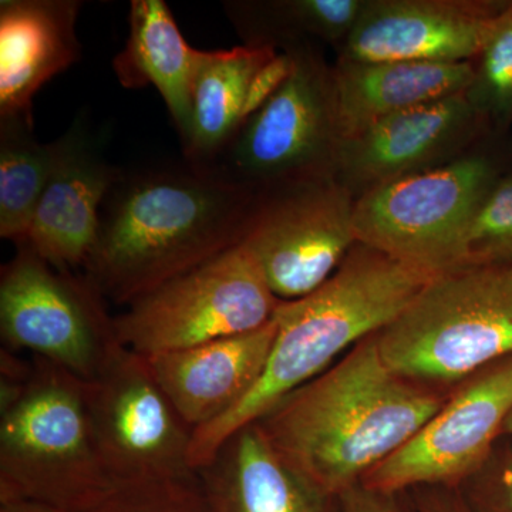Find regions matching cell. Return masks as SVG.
Masks as SVG:
<instances>
[{"instance_id":"1","label":"cell","mask_w":512,"mask_h":512,"mask_svg":"<svg viewBox=\"0 0 512 512\" xmlns=\"http://www.w3.org/2000/svg\"><path fill=\"white\" fill-rule=\"evenodd\" d=\"M256 198L187 161L123 171L101 207L86 275L106 301L130 305L241 244Z\"/></svg>"},{"instance_id":"2","label":"cell","mask_w":512,"mask_h":512,"mask_svg":"<svg viewBox=\"0 0 512 512\" xmlns=\"http://www.w3.org/2000/svg\"><path fill=\"white\" fill-rule=\"evenodd\" d=\"M447 397L392 372L375 333L256 424L289 463L339 497L412 439Z\"/></svg>"},{"instance_id":"3","label":"cell","mask_w":512,"mask_h":512,"mask_svg":"<svg viewBox=\"0 0 512 512\" xmlns=\"http://www.w3.org/2000/svg\"><path fill=\"white\" fill-rule=\"evenodd\" d=\"M433 278L356 242L325 284L278 306V329L261 379L225 416L194 431L192 468L207 466L229 437L389 325Z\"/></svg>"},{"instance_id":"4","label":"cell","mask_w":512,"mask_h":512,"mask_svg":"<svg viewBox=\"0 0 512 512\" xmlns=\"http://www.w3.org/2000/svg\"><path fill=\"white\" fill-rule=\"evenodd\" d=\"M113 485L90 419L87 382L33 357L22 386L0 389V501L79 512Z\"/></svg>"},{"instance_id":"5","label":"cell","mask_w":512,"mask_h":512,"mask_svg":"<svg viewBox=\"0 0 512 512\" xmlns=\"http://www.w3.org/2000/svg\"><path fill=\"white\" fill-rule=\"evenodd\" d=\"M386 365L421 386H457L512 356V266L434 276L376 333Z\"/></svg>"},{"instance_id":"6","label":"cell","mask_w":512,"mask_h":512,"mask_svg":"<svg viewBox=\"0 0 512 512\" xmlns=\"http://www.w3.org/2000/svg\"><path fill=\"white\" fill-rule=\"evenodd\" d=\"M503 144L484 140L450 163L360 195L357 242L434 276L466 268L468 229L512 158Z\"/></svg>"},{"instance_id":"7","label":"cell","mask_w":512,"mask_h":512,"mask_svg":"<svg viewBox=\"0 0 512 512\" xmlns=\"http://www.w3.org/2000/svg\"><path fill=\"white\" fill-rule=\"evenodd\" d=\"M285 49L293 56L291 76L261 110L242 123L208 168L256 194L336 180L343 138L332 66L309 43Z\"/></svg>"},{"instance_id":"8","label":"cell","mask_w":512,"mask_h":512,"mask_svg":"<svg viewBox=\"0 0 512 512\" xmlns=\"http://www.w3.org/2000/svg\"><path fill=\"white\" fill-rule=\"evenodd\" d=\"M281 302L239 244L140 296L114 326L123 348L150 357L262 328Z\"/></svg>"},{"instance_id":"9","label":"cell","mask_w":512,"mask_h":512,"mask_svg":"<svg viewBox=\"0 0 512 512\" xmlns=\"http://www.w3.org/2000/svg\"><path fill=\"white\" fill-rule=\"evenodd\" d=\"M16 247L0 276L3 349L28 350L89 382L121 346L106 299L89 276L55 268L28 244Z\"/></svg>"},{"instance_id":"10","label":"cell","mask_w":512,"mask_h":512,"mask_svg":"<svg viewBox=\"0 0 512 512\" xmlns=\"http://www.w3.org/2000/svg\"><path fill=\"white\" fill-rule=\"evenodd\" d=\"M356 198L336 180L261 192L241 244L282 302L315 292L357 242Z\"/></svg>"},{"instance_id":"11","label":"cell","mask_w":512,"mask_h":512,"mask_svg":"<svg viewBox=\"0 0 512 512\" xmlns=\"http://www.w3.org/2000/svg\"><path fill=\"white\" fill-rule=\"evenodd\" d=\"M90 419L114 483L187 476L194 430L157 382L146 356L120 346L87 382Z\"/></svg>"},{"instance_id":"12","label":"cell","mask_w":512,"mask_h":512,"mask_svg":"<svg viewBox=\"0 0 512 512\" xmlns=\"http://www.w3.org/2000/svg\"><path fill=\"white\" fill-rule=\"evenodd\" d=\"M512 412V356L457 384L439 412L362 481L377 490L461 488L484 466Z\"/></svg>"},{"instance_id":"13","label":"cell","mask_w":512,"mask_h":512,"mask_svg":"<svg viewBox=\"0 0 512 512\" xmlns=\"http://www.w3.org/2000/svg\"><path fill=\"white\" fill-rule=\"evenodd\" d=\"M511 0H366L340 46L349 62H473Z\"/></svg>"},{"instance_id":"14","label":"cell","mask_w":512,"mask_h":512,"mask_svg":"<svg viewBox=\"0 0 512 512\" xmlns=\"http://www.w3.org/2000/svg\"><path fill=\"white\" fill-rule=\"evenodd\" d=\"M491 140L464 94L400 111L342 141L336 181L359 198L407 175L440 167Z\"/></svg>"},{"instance_id":"15","label":"cell","mask_w":512,"mask_h":512,"mask_svg":"<svg viewBox=\"0 0 512 512\" xmlns=\"http://www.w3.org/2000/svg\"><path fill=\"white\" fill-rule=\"evenodd\" d=\"M57 141L55 170L22 244L55 268L76 271L92 255L101 207L123 170L106 160L86 117Z\"/></svg>"},{"instance_id":"16","label":"cell","mask_w":512,"mask_h":512,"mask_svg":"<svg viewBox=\"0 0 512 512\" xmlns=\"http://www.w3.org/2000/svg\"><path fill=\"white\" fill-rule=\"evenodd\" d=\"M275 319L262 328L147 357L175 410L192 430L225 416L252 389L271 355Z\"/></svg>"},{"instance_id":"17","label":"cell","mask_w":512,"mask_h":512,"mask_svg":"<svg viewBox=\"0 0 512 512\" xmlns=\"http://www.w3.org/2000/svg\"><path fill=\"white\" fill-rule=\"evenodd\" d=\"M214 512H342L330 494L249 424L198 470Z\"/></svg>"},{"instance_id":"18","label":"cell","mask_w":512,"mask_h":512,"mask_svg":"<svg viewBox=\"0 0 512 512\" xmlns=\"http://www.w3.org/2000/svg\"><path fill=\"white\" fill-rule=\"evenodd\" d=\"M77 0L0 2V117H32L36 93L79 62Z\"/></svg>"},{"instance_id":"19","label":"cell","mask_w":512,"mask_h":512,"mask_svg":"<svg viewBox=\"0 0 512 512\" xmlns=\"http://www.w3.org/2000/svg\"><path fill=\"white\" fill-rule=\"evenodd\" d=\"M343 140L400 111L458 96L473 77V63L349 62L332 66Z\"/></svg>"},{"instance_id":"20","label":"cell","mask_w":512,"mask_h":512,"mask_svg":"<svg viewBox=\"0 0 512 512\" xmlns=\"http://www.w3.org/2000/svg\"><path fill=\"white\" fill-rule=\"evenodd\" d=\"M128 39L113 60L124 89L156 87L181 140L191 117V86L200 50L188 45L163 0H133Z\"/></svg>"},{"instance_id":"21","label":"cell","mask_w":512,"mask_h":512,"mask_svg":"<svg viewBox=\"0 0 512 512\" xmlns=\"http://www.w3.org/2000/svg\"><path fill=\"white\" fill-rule=\"evenodd\" d=\"M278 53L272 46L200 50L191 86V117L181 140L187 163L211 168L244 123V104L255 73Z\"/></svg>"},{"instance_id":"22","label":"cell","mask_w":512,"mask_h":512,"mask_svg":"<svg viewBox=\"0 0 512 512\" xmlns=\"http://www.w3.org/2000/svg\"><path fill=\"white\" fill-rule=\"evenodd\" d=\"M222 6L244 46L285 49L305 42V37L342 46L359 22L366 0L224 2Z\"/></svg>"},{"instance_id":"23","label":"cell","mask_w":512,"mask_h":512,"mask_svg":"<svg viewBox=\"0 0 512 512\" xmlns=\"http://www.w3.org/2000/svg\"><path fill=\"white\" fill-rule=\"evenodd\" d=\"M59 157V141L40 143L33 117H0V237L22 244Z\"/></svg>"},{"instance_id":"24","label":"cell","mask_w":512,"mask_h":512,"mask_svg":"<svg viewBox=\"0 0 512 512\" xmlns=\"http://www.w3.org/2000/svg\"><path fill=\"white\" fill-rule=\"evenodd\" d=\"M464 97L491 140H505L512 127V0L493 35L473 60Z\"/></svg>"},{"instance_id":"25","label":"cell","mask_w":512,"mask_h":512,"mask_svg":"<svg viewBox=\"0 0 512 512\" xmlns=\"http://www.w3.org/2000/svg\"><path fill=\"white\" fill-rule=\"evenodd\" d=\"M79 512H214L198 471L114 483Z\"/></svg>"},{"instance_id":"26","label":"cell","mask_w":512,"mask_h":512,"mask_svg":"<svg viewBox=\"0 0 512 512\" xmlns=\"http://www.w3.org/2000/svg\"><path fill=\"white\" fill-rule=\"evenodd\" d=\"M466 266H512V165L474 215L466 239Z\"/></svg>"},{"instance_id":"27","label":"cell","mask_w":512,"mask_h":512,"mask_svg":"<svg viewBox=\"0 0 512 512\" xmlns=\"http://www.w3.org/2000/svg\"><path fill=\"white\" fill-rule=\"evenodd\" d=\"M460 491L473 512H512V446L497 444Z\"/></svg>"},{"instance_id":"28","label":"cell","mask_w":512,"mask_h":512,"mask_svg":"<svg viewBox=\"0 0 512 512\" xmlns=\"http://www.w3.org/2000/svg\"><path fill=\"white\" fill-rule=\"evenodd\" d=\"M293 70V56L288 49L276 53L255 73L249 83L244 104V121L262 109L284 86Z\"/></svg>"},{"instance_id":"29","label":"cell","mask_w":512,"mask_h":512,"mask_svg":"<svg viewBox=\"0 0 512 512\" xmlns=\"http://www.w3.org/2000/svg\"><path fill=\"white\" fill-rule=\"evenodd\" d=\"M407 493V491H406ZM377 490L365 484L355 485L339 495L342 512H419L412 495Z\"/></svg>"},{"instance_id":"30","label":"cell","mask_w":512,"mask_h":512,"mask_svg":"<svg viewBox=\"0 0 512 512\" xmlns=\"http://www.w3.org/2000/svg\"><path fill=\"white\" fill-rule=\"evenodd\" d=\"M410 495L419 512H473L460 488L419 487Z\"/></svg>"},{"instance_id":"31","label":"cell","mask_w":512,"mask_h":512,"mask_svg":"<svg viewBox=\"0 0 512 512\" xmlns=\"http://www.w3.org/2000/svg\"><path fill=\"white\" fill-rule=\"evenodd\" d=\"M0 512H66L32 500L0 501Z\"/></svg>"},{"instance_id":"32","label":"cell","mask_w":512,"mask_h":512,"mask_svg":"<svg viewBox=\"0 0 512 512\" xmlns=\"http://www.w3.org/2000/svg\"><path fill=\"white\" fill-rule=\"evenodd\" d=\"M503 437H511L512 439V412L510 416H508L507 421H505Z\"/></svg>"}]
</instances>
